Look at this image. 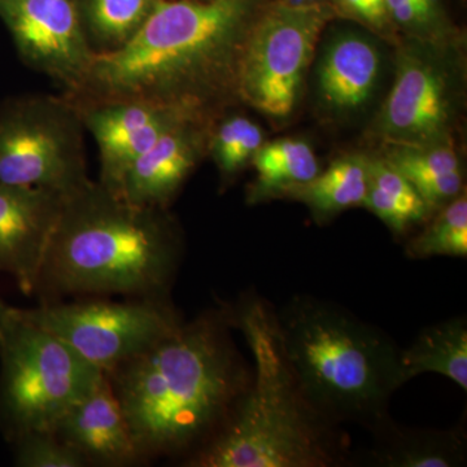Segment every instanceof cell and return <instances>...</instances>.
<instances>
[{
    "mask_svg": "<svg viewBox=\"0 0 467 467\" xmlns=\"http://www.w3.org/2000/svg\"><path fill=\"white\" fill-rule=\"evenodd\" d=\"M251 162L257 173L256 182L248 193L251 202L285 196L319 173L317 158L312 147L303 140H281L264 144Z\"/></svg>",
    "mask_w": 467,
    "mask_h": 467,
    "instance_id": "obj_21",
    "label": "cell"
},
{
    "mask_svg": "<svg viewBox=\"0 0 467 467\" xmlns=\"http://www.w3.org/2000/svg\"><path fill=\"white\" fill-rule=\"evenodd\" d=\"M400 368L404 383L435 373L467 391L466 318H450L420 331L408 348L400 349Z\"/></svg>",
    "mask_w": 467,
    "mask_h": 467,
    "instance_id": "obj_18",
    "label": "cell"
},
{
    "mask_svg": "<svg viewBox=\"0 0 467 467\" xmlns=\"http://www.w3.org/2000/svg\"><path fill=\"white\" fill-rule=\"evenodd\" d=\"M0 17L27 67L50 77L66 95L81 86L95 55L78 0H0Z\"/></svg>",
    "mask_w": 467,
    "mask_h": 467,
    "instance_id": "obj_10",
    "label": "cell"
},
{
    "mask_svg": "<svg viewBox=\"0 0 467 467\" xmlns=\"http://www.w3.org/2000/svg\"><path fill=\"white\" fill-rule=\"evenodd\" d=\"M396 146L384 159L413 184L431 212L444 207L462 193V171L451 146L445 143Z\"/></svg>",
    "mask_w": 467,
    "mask_h": 467,
    "instance_id": "obj_19",
    "label": "cell"
},
{
    "mask_svg": "<svg viewBox=\"0 0 467 467\" xmlns=\"http://www.w3.org/2000/svg\"><path fill=\"white\" fill-rule=\"evenodd\" d=\"M15 444V462L21 467H84L88 461L76 448L55 432L36 431L21 435Z\"/></svg>",
    "mask_w": 467,
    "mask_h": 467,
    "instance_id": "obj_26",
    "label": "cell"
},
{
    "mask_svg": "<svg viewBox=\"0 0 467 467\" xmlns=\"http://www.w3.org/2000/svg\"><path fill=\"white\" fill-rule=\"evenodd\" d=\"M282 349L310 407L330 425L368 431L389 418L404 386L400 349L348 309L297 295L275 313Z\"/></svg>",
    "mask_w": 467,
    "mask_h": 467,
    "instance_id": "obj_5",
    "label": "cell"
},
{
    "mask_svg": "<svg viewBox=\"0 0 467 467\" xmlns=\"http://www.w3.org/2000/svg\"><path fill=\"white\" fill-rule=\"evenodd\" d=\"M17 310L106 374L142 355L183 324L168 297L46 301L36 308Z\"/></svg>",
    "mask_w": 467,
    "mask_h": 467,
    "instance_id": "obj_8",
    "label": "cell"
},
{
    "mask_svg": "<svg viewBox=\"0 0 467 467\" xmlns=\"http://www.w3.org/2000/svg\"><path fill=\"white\" fill-rule=\"evenodd\" d=\"M368 23L382 26L384 18L387 17L386 0H368Z\"/></svg>",
    "mask_w": 467,
    "mask_h": 467,
    "instance_id": "obj_27",
    "label": "cell"
},
{
    "mask_svg": "<svg viewBox=\"0 0 467 467\" xmlns=\"http://www.w3.org/2000/svg\"><path fill=\"white\" fill-rule=\"evenodd\" d=\"M12 306H7L5 303V300L0 297V327L5 324V318H7L9 310H11Z\"/></svg>",
    "mask_w": 467,
    "mask_h": 467,
    "instance_id": "obj_28",
    "label": "cell"
},
{
    "mask_svg": "<svg viewBox=\"0 0 467 467\" xmlns=\"http://www.w3.org/2000/svg\"><path fill=\"white\" fill-rule=\"evenodd\" d=\"M64 196L0 182V273L34 295Z\"/></svg>",
    "mask_w": 467,
    "mask_h": 467,
    "instance_id": "obj_13",
    "label": "cell"
},
{
    "mask_svg": "<svg viewBox=\"0 0 467 467\" xmlns=\"http://www.w3.org/2000/svg\"><path fill=\"white\" fill-rule=\"evenodd\" d=\"M181 250L168 209L131 204L90 180L64 196L34 295L164 299Z\"/></svg>",
    "mask_w": 467,
    "mask_h": 467,
    "instance_id": "obj_3",
    "label": "cell"
},
{
    "mask_svg": "<svg viewBox=\"0 0 467 467\" xmlns=\"http://www.w3.org/2000/svg\"><path fill=\"white\" fill-rule=\"evenodd\" d=\"M86 130L100 152V180L109 192H119L126 171L171 126L190 116L209 115L196 110L143 100H113L76 104Z\"/></svg>",
    "mask_w": 467,
    "mask_h": 467,
    "instance_id": "obj_12",
    "label": "cell"
},
{
    "mask_svg": "<svg viewBox=\"0 0 467 467\" xmlns=\"http://www.w3.org/2000/svg\"><path fill=\"white\" fill-rule=\"evenodd\" d=\"M368 186V158L349 155L335 160L309 182L290 190L285 196L303 202L316 220H327L346 209L364 204Z\"/></svg>",
    "mask_w": 467,
    "mask_h": 467,
    "instance_id": "obj_20",
    "label": "cell"
},
{
    "mask_svg": "<svg viewBox=\"0 0 467 467\" xmlns=\"http://www.w3.org/2000/svg\"><path fill=\"white\" fill-rule=\"evenodd\" d=\"M55 434L88 465L130 466L142 461L109 376L58 420Z\"/></svg>",
    "mask_w": 467,
    "mask_h": 467,
    "instance_id": "obj_15",
    "label": "cell"
},
{
    "mask_svg": "<svg viewBox=\"0 0 467 467\" xmlns=\"http://www.w3.org/2000/svg\"><path fill=\"white\" fill-rule=\"evenodd\" d=\"M380 69L376 46L358 36L337 38L319 69V92L331 109H356L370 98Z\"/></svg>",
    "mask_w": 467,
    "mask_h": 467,
    "instance_id": "obj_17",
    "label": "cell"
},
{
    "mask_svg": "<svg viewBox=\"0 0 467 467\" xmlns=\"http://www.w3.org/2000/svg\"><path fill=\"white\" fill-rule=\"evenodd\" d=\"M254 358L251 382L223 426L189 454L192 467H331L349 438L310 407L282 349L275 310L259 297L230 308Z\"/></svg>",
    "mask_w": 467,
    "mask_h": 467,
    "instance_id": "obj_4",
    "label": "cell"
},
{
    "mask_svg": "<svg viewBox=\"0 0 467 467\" xmlns=\"http://www.w3.org/2000/svg\"><path fill=\"white\" fill-rule=\"evenodd\" d=\"M451 109L447 73L431 55L411 48L399 58L378 128L389 142L402 146L445 143Z\"/></svg>",
    "mask_w": 467,
    "mask_h": 467,
    "instance_id": "obj_11",
    "label": "cell"
},
{
    "mask_svg": "<svg viewBox=\"0 0 467 467\" xmlns=\"http://www.w3.org/2000/svg\"><path fill=\"white\" fill-rule=\"evenodd\" d=\"M85 126L67 95H32L0 106V182L67 195L90 181Z\"/></svg>",
    "mask_w": 467,
    "mask_h": 467,
    "instance_id": "obj_7",
    "label": "cell"
},
{
    "mask_svg": "<svg viewBox=\"0 0 467 467\" xmlns=\"http://www.w3.org/2000/svg\"><path fill=\"white\" fill-rule=\"evenodd\" d=\"M211 117L190 116L171 126L129 168L117 195L131 204L168 209L208 152Z\"/></svg>",
    "mask_w": 467,
    "mask_h": 467,
    "instance_id": "obj_14",
    "label": "cell"
},
{
    "mask_svg": "<svg viewBox=\"0 0 467 467\" xmlns=\"http://www.w3.org/2000/svg\"><path fill=\"white\" fill-rule=\"evenodd\" d=\"M232 327L209 310L107 374L142 460L192 453L230 416L252 378Z\"/></svg>",
    "mask_w": 467,
    "mask_h": 467,
    "instance_id": "obj_2",
    "label": "cell"
},
{
    "mask_svg": "<svg viewBox=\"0 0 467 467\" xmlns=\"http://www.w3.org/2000/svg\"><path fill=\"white\" fill-rule=\"evenodd\" d=\"M259 125L242 116L223 119L209 135L208 152L212 153L223 180L242 171L263 146Z\"/></svg>",
    "mask_w": 467,
    "mask_h": 467,
    "instance_id": "obj_25",
    "label": "cell"
},
{
    "mask_svg": "<svg viewBox=\"0 0 467 467\" xmlns=\"http://www.w3.org/2000/svg\"><path fill=\"white\" fill-rule=\"evenodd\" d=\"M252 0H156L119 50L95 55L76 104L143 100L212 115L235 92ZM66 95V94H64Z\"/></svg>",
    "mask_w": 467,
    "mask_h": 467,
    "instance_id": "obj_1",
    "label": "cell"
},
{
    "mask_svg": "<svg viewBox=\"0 0 467 467\" xmlns=\"http://www.w3.org/2000/svg\"><path fill=\"white\" fill-rule=\"evenodd\" d=\"M156 0H78L79 16L94 55L119 50L150 16Z\"/></svg>",
    "mask_w": 467,
    "mask_h": 467,
    "instance_id": "obj_23",
    "label": "cell"
},
{
    "mask_svg": "<svg viewBox=\"0 0 467 467\" xmlns=\"http://www.w3.org/2000/svg\"><path fill=\"white\" fill-rule=\"evenodd\" d=\"M104 376L69 344L11 308L0 327V430L9 441L54 432Z\"/></svg>",
    "mask_w": 467,
    "mask_h": 467,
    "instance_id": "obj_6",
    "label": "cell"
},
{
    "mask_svg": "<svg viewBox=\"0 0 467 467\" xmlns=\"http://www.w3.org/2000/svg\"><path fill=\"white\" fill-rule=\"evenodd\" d=\"M429 226L408 243L411 259L467 256V199L461 193L456 199L436 211Z\"/></svg>",
    "mask_w": 467,
    "mask_h": 467,
    "instance_id": "obj_24",
    "label": "cell"
},
{
    "mask_svg": "<svg viewBox=\"0 0 467 467\" xmlns=\"http://www.w3.org/2000/svg\"><path fill=\"white\" fill-rule=\"evenodd\" d=\"M367 465L379 467H457L465 465L467 441L462 429H414L391 417L371 430Z\"/></svg>",
    "mask_w": 467,
    "mask_h": 467,
    "instance_id": "obj_16",
    "label": "cell"
},
{
    "mask_svg": "<svg viewBox=\"0 0 467 467\" xmlns=\"http://www.w3.org/2000/svg\"><path fill=\"white\" fill-rule=\"evenodd\" d=\"M328 17L318 3H285L251 24L236 67V94L261 112L287 116Z\"/></svg>",
    "mask_w": 467,
    "mask_h": 467,
    "instance_id": "obj_9",
    "label": "cell"
},
{
    "mask_svg": "<svg viewBox=\"0 0 467 467\" xmlns=\"http://www.w3.org/2000/svg\"><path fill=\"white\" fill-rule=\"evenodd\" d=\"M319 0H306V5H312V3H317Z\"/></svg>",
    "mask_w": 467,
    "mask_h": 467,
    "instance_id": "obj_29",
    "label": "cell"
},
{
    "mask_svg": "<svg viewBox=\"0 0 467 467\" xmlns=\"http://www.w3.org/2000/svg\"><path fill=\"white\" fill-rule=\"evenodd\" d=\"M362 207L396 234L408 232L432 213L413 184L384 158H368V186Z\"/></svg>",
    "mask_w": 467,
    "mask_h": 467,
    "instance_id": "obj_22",
    "label": "cell"
}]
</instances>
